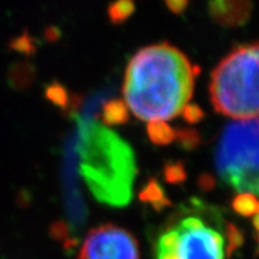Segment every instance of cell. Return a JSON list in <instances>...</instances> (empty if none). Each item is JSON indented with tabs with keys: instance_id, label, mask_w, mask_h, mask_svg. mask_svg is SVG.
Instances as JSON below:
<instances>
[{
	"instance_id": "1",
	"label": "cell",
	"mask_w": 259,
	"mask_h": 259,
	"mask_svg": "<svg viewBox=\"0 0 259 259\" xmlns=\"http://www.w3.org/2000/svg\"><path fill=\"white\" fill-rule=\"evenodd\" d=\"M198 73L199 67L168 42L142 48L125 72L126 106L143 121L174 119L192 99Z\"/></svg>"
},
{
	"instance_id": "2",
	"label": "cell",
	"mask_w": 259,
	"mask_h": 259,
	"mask_svg": "<svg viewBox=\"0 0 259 259\" xmlns=\"http://www.w3.org/2000/svg\"><path fill=\"white\" fill-rule=\"evenodd\" d=\"M80 173L100 203L122 208L131 202L137 164L134 150L99 122H80Z\"/></svg>"
},
{
	"instance_id": "3",
	"label": "cell",
	"mask_w": 259,
	"mask_h": 259,
	"mask_svg": "<svg viewBox=\"0 0 259 259\" xmlns=\"http://www.w3.org/2000/svg\"><path fill=\"white\" fill-rule=\"evenodd\" d=\"M257 42L235 47L211 73L210 99L216 112L236 120L258 115Z\"/></svg>"
},
{
	"instance_id": "4",
	"label": "cell",
	"mask_w": 259,
	"mask_h": 259,
	"mask_svg": "<svg viewBox=\"0 0 259 259\" xmlns=\"http://www.w3.org/2000/svg\"><path fill=\"white\" fill-rule=\"evenodd\" d=\"M258 119L231 122L216 150V168L225 183L238 192L258 193Z\"/></svg>"
},
{
	"instance_id": "5",
	"label": "cell",
	"mask_w": 259,
	"mask_h": 259,
	"mask_svg": "<svg viewBox=\"0 0 259 259\" xmlns=\"http://www.w3.org/2000/svg\"><path fill=\"white\" fill-rule=\"evenodd\" d=\"M156 259H226V235L198 213L186 212L158 236Z\"/></svg>"
},
{
	"instance_id": "6",
	"label": "cell",
	"mask_w": 259,
	"mask_h": 259,
	"mask_svg": "<svg viewBox=\"0 0 259 259\" xmlns=\"http://www.w3.org/2000/svg\"><path fill=\"white\" fill-rule=\"evenodd\" d=\"M77 259H139L138 242L124 228L102 225L88 233Z\"/></svg>"
},
{
	"instance_id": "7",
	"label": "cell",
	"mask_w": 259,
	"mask_h": 259,
	"mask_svg": "<svg viewBox=\"0 0 259 259\" xmlns=\"http://www.w3.org/2000/svg\"><path fill=\"white\" fill-rule=\"evenodd\" d=\"M252 0H209L208 11L215 23L225 28L242 27L251 18Z\"/></svg>"
},
{
	"instance_id": "8",
	"label": "cell",
	"mask_w": 259,
	"mask_h": 259,
	"mask_svg": "<svg viewBox=\"0 0 259 259\" xmlns=\"http://www.w3.org/2000/svg\"><path fill=\"white\" fill-rule=\"evenodd\" d=\"M36 67L29 61H16L8 71V84L16 92H24L30 88L36 79Z\"/></svg>"
},
{
	"instance_id": "9",
	"label": "cell",
	"mask_w": 259,
	"mask_h": 259,
	"mask_svg": "<svg viewBox=\"0 0 259 259\" xmlns=\"http://www.w3.org/2000/svg\"><path fill=\"white\" fill-rule=\"evenodd\" d=\"M139 199L143 203L150 204L157 211H161L166 206L170 205V200L164 193L163 187L158 183L156 178H150L143 189L139 192Z\"/></svg>"
},
{
	"instance_id": "10",
	"label": "cell",
	"mask_w": 259,
	"mask_h": 259,
	"mask_svg": "<svg viewBox=\"0 0 259 259\" xmlns=\"http://www.w3.org/2000/svg\"><path fill=\"white\" fill-rule=\"evenodd\" d=\"M102 122L106 126L124 125L128 121V108L124 100L112 99L102 107Z\"/></svg>"
},
{
	"instance_id": "11",
	"label": "cell",
	"mask_w": 259,
	"mask_h": 259,
	"mask_svg": "<svg viewBox=\"0 0 259 259\" xmlns=\"http://www.w3.org/2000/svg\"><path fill=\"white\" fill-rule=\"evenodd\" d=\"M135 0H113L107 8V16L109 22L114 25L125 23L127 19L135 14Z\"/></svg>"
},
{
	"instance_id": "12",
	"label": "cell",
	"mask_w": 259,
	"mask_h": 259,
	"mask_svg": "<svg viewBox=\"0 0 259 259\" xmlns=\"http://www.w3.org/2000/svg\"><path fill=\"white\" fill-rule=\"evenodd\" d=\"M148 137L156 145H168L176 141V130L164 121H151L147 127Z\"/></svg>"
},
{
	"instance_id": "13",
	"label": "cell",
	"mask_w": 259,
	"mask_h": 259,
	"mask_svg": "<svg viewBox=\"0 0 259 259\" xmlns=\"http://www.w3.org/2000/svg\"><path fill=\"white\" fill-rule=\"evenodd\" d=\"M232 208L239 215L245 218H253L258 215V200L257 197L252 193H239L236 194L232 202Z\"/></svg>"
},
{
	"instance_id": "14",
	"label": "cell",
	"mask_w": 259,
	"mask_h": 259,
	"mask_svg": "<svg viewBox=\"0 0 259 259\" xmlns=\"http://www.w3.org/2000/svg\"><path fill=\"white\" fill-rule=\"evenodd\" d=\"M45 96L51 103H53L54 106L59 107L65 111H70L71 106V97L67 89L65 88L63 84L59 82H53L48 84L45 89Z\"/></svg>"
},
{
	"instance_id": "15",
	"label": "cell",
	"mask_w": 259,
	"mask_h": 259,
	"mask_svg": "<svg viewBox=\"0 0 259 259\" xmlns=\"http://www.w3.org/2000/svg\"><path fill=\"white\" fill-rule=\"evenodd\" d=\"M10 50L17 52L19 54H23L25 57H31L36 53L37 51V42L34 37L30 36V34L25 30L23 34L19 36L12 38L9 44Z\"/></svg>"
},
{
	"instance_id": "16",
	"label": "cell",
	"mask_w": 259,
	"mask_h": 259,
	"mask_svg": "<svg viewBox=\"0 0 259 259\" xmlns=\"http://www.w3.org/2000/svg\"><path fill=\"white\" fill-rule=\"evenodd\" d=\"M176 139L180 148L186 151H192L197 149L202 143L200 134L193 127H184L176 131Z\"/></svg>"
},
{
	"instance_id": "17",
	"label": "cell",
	"mask_w": 259,
	"mask_h": 259,
	"mask_svg": "<svg viewBox=\"0 0 259 259\" xmlns=\"http://www.w3.org/2000/svg\"><path fill=\"white\" fill-rule=\"evenodd\" d=\"M164 180L168 184L173 185H179V184L185 183L187 173L185 169V164L181 161H169L164 164L163 168Z\"/></svg>"
},
{
	"instance_id": "18",
	"label": "cell",
	"mask_w": 259,
	"mask_h": 259,
	"mask_svg": "<svg viewBox=\"0 0 259 259\" xmlns=\"http://www.w3.org/2000/svg\"><path fill=\"white\" fill-rule=\"evenodd\" d=\"M226 239L228 245V257H231L233 252L238 250L244 244V235L240 229L236 228L233 223H227L226 226Z\"/></svg>"
},
{
	"instance_id": "19",
	"label": "cell",
	"mask_w": 259,
	"mask_h": 259,
	"mask_svg": "<svg viewBox=\"0 0 259 259\" xmlns=\"http://www.w3.org/2000/svg\"><path fill=\"white\" fill-rule=\"evenodd\" d=\"M181 114H183L184 120L191 125L197 124V122H199L204 118L203 109L198 105H196V103H187L184 107L183 111H181Z\"/></svg>"
},
{
	"instance_id": "20",
	"label": "cell",
	"mask_w": 259,
	"mask_h": 259,
	"mask_svg": "<svg viewBox=\"0 0 259 259\" xmlns=\"http://www.w3.org/2000/svg\"><path fill=\"white\" fill-rule=\"evenodd\" d=\"M51 236L56 240H67L70 236V227L66 222L57 221L51 227Z\"/></svg>"
},
{
	"instance_id": "21",
	"label": "cell",
	"mask_w": 259,
	"mask_h": 259,
	"mask_svg": "<svg viewBox=\"0 0 259 259\" xmlns=\"http://www.w3.org/2000/svg\"><path fill=\"white\" fill-rule=\"evenodd\" d=\"M164 5L174 15H183L186 11L190 0H163Z\"/></svg>"
},
{
	"instance_id": "22",
	"label": "cell",
	"mask_w": 259,
	"mask_h": 259,
	"mask_svg": "<svg viewBox=\"0 0 259 259\" xmlns=\"http://www.w3.org/2000/svg\"><path fill=\"white\" fill-rule=\"evenodd\" d=\"M197 184H198L199 189L202 191H205V192L212 191L216 186L215 178H213L211 174H208V173L200 174L198 180H197Z\"/></svg>"
},
{
	"instance_id": "23",
	"label": "cell",
	"mask_w": 259,
	"mask_h": 259,
	"mask_svg": "<svg viewBox=\"0 0 259 259\" xmlns=\"http://www.w3.org/2000/svg\"><path fill=\"white\" fill-rule=\"evenodd\" d=\"M61 37V31L57 27H48L45 30V38L48 42H56Z\"/></svg>"
},
{
	"instance_id": "24",
	"label": "cell",
	"mask_w": 259,
	"mask_h": 259,
	"mask_svg": "<svg viewBox=\"0 0 259 259\" xmlns=\"http://www.w3.org/2000/svg\"><path fill=\"white\" fill-rule=\"evenodd\" d=\"M18 202H19V204H22V203H27L28 204V202H29L28 193L27 192H19Z\"/></svg>"
}]
</instances>
